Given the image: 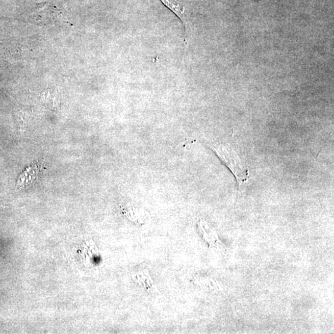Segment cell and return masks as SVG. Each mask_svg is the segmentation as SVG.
<instances>
[{"instance_id":"3957f363","label":"cell","mask_w":334,"mask_h":334,"mask_svg":"<svg viewBox=\"0 0 334 334\" xmlns=\"http://www.w3.org/2000/svg\"><path fill=\"white\" fill-rule=\"evenodd\" d=\"M124 211L131 222L141 226L148 224L151 219L150 215L146 210L134 204L128 205L125 207Z\"/></svg>"},{"instance_id":"6da1fadb","label":"cell","mask_w":334,"mask_h":334,"mask_svg":"<svg viewBox=\"0 0 334 334\" xmlns=\"http://www.w3.org/2000/svg\"><path fill=\"white\" fill-rule=\"evenodd\" d=\"M210 148L231 170L239 184L248 181V170L244 166L237 154L233 149L224 145L210 146Z\"/></svg>"},{"instance_id":"5b68a950","label":"cell","mask_w":334,"mask_h":334,"mask_svg":"<svg viewBox=\"0 0 334 334\" xmlns=\"http://www.w3.org/2000/svg\"><path fill=\"white\" fill-rule=\"evenodd\" d=\"M160 1L181 20L184 27H185L186 13L183 4L179 0H160Z\"/></svg>"},{"instance_id":"7a4b0ae2","label":"cell","mask_w":334,"mask_h":334,"mask_svg":"<svg viewBox=\"0 0 334 334\" xmlns=\"http://www.w3.org/2000/svg\"><path fill=\"white\" fill-rule=\"evenodd\" d=\"M42 169V165L39 162L28 166L19 176L16 181L17 186L20 188H26L36 183L41 174Z\"/></svg>"},{"instance_id":"277c9868","label":"cell","mask_w":334,"mask_h":334,"mask_svg":"<svg viewBox=\"0 0 334 334\" xmlns=\"http://www.w3.org/2000/svg\"><path fill=\"white\" fill-rule=\"evenodd\" d=\"M131 279L137 285L147 290H153L155 288L154 283L148 271L142 270L134 272L131 274Z\"/></svg>"}]
</instances>
